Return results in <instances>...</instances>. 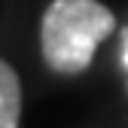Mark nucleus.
<instances>
[{"label":"nucleus","instance_id":"f257e3e1","mask_svg":"<svg viewBox=\"0 0 128 128\" xmlns=\"http://www.w3.org/2000/svg\"><path fill=\"white\" fill-rule=\"evenodd\" d=\"M116 30V15L101 0H52L43 12L40 49L46 64L64 76L82 73L94 49Z\"/></svg>","mask_w":128,"mask_h":128},{"label":"nucleus","instance_id":"f03ea898","mask_svg":"<svg viewBox=\"0 0 128 128\" xmlns=\"http://www.w3.org/2000/svg\"><path fill=\"white\" fill-rule=\"evenodd\" d=\"M22 122V82L9 64L0 58V128H18Z\"/></svg>","mask_w":128,"mask_h":128},{"label":"nucleus","instance_id":"7ed1b4c3","mask_svg":"<svg viewBox=\"0 0 128 128\" xmlns=\"http://www.w3.org/2000/svg\"><path fill=\"white\" fill-rule=\"evenodd\" d=\"M125 64H128V46H125Z\"/></svg>","mask_w":128,"mask_h":128}]
</instances>
